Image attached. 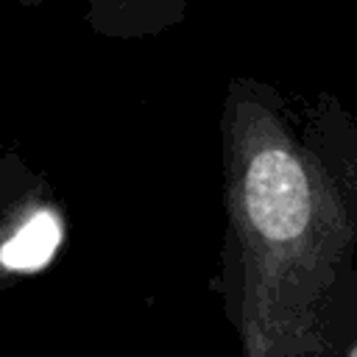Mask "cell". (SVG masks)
<instances>
[{
	"instance_id": "obj_1",
	"label": "cell",
	"mask_w": 357,
	"mask_h": 357,
	"mask_svg": "<svg viewBox=\"0 0 357 357\" xmlns=\"http://www.w3.org/2000/svg\"><path fill=\"white\" fill-rule=\"evenodd\" d=\"M245 215L262 243H293L312 223L307 173L282 148L259 151L245 170Z\"/></svg>"
},
{
	"instance_id": "obj_2",
	"label": "cell",
	"mask_w": 357,
	"mask_h": 357,
	"mask_svg": "<svg viewBox=\"0 0 357 357\" xmlns=\"http://www.w3.org/2000/svg\"><path fill=\"white\" fill-rule=\"evenodd\" d=\"M61 243V223L50 212H33L17 231L3 243L0 259L3 268L11 273H31L47 265Z\"/></svg>"
},
{
	"instance_id": "obj_3",
	"label": "cell",
	"mask_w": 357,
	"mask_h": 357,
	"mask_svg": "<svg viewBox=\"0 0 357 357\" xmlns=\"http://www.w3.org/2000/svg\"><path fill=\"white\" fill-rule=\"evenodd\" d=\"M329 357H357V335H335L329 329Z\"/></svg>"
}]
</instances>
